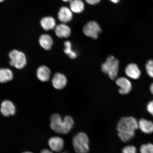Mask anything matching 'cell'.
Returning a JSON list of instances; mask_svg holds the SVG:
<instances>
[{
    "label": "cell",
    "mask_w": 153,
    "mask_h": 153,
    "mask_svg": "<svg viewBox=\"0 0 153 153\" xmlns=\"http://www.w3.org/2000/svg\"><path fill=\"white\" fill-rule=\"evenodd\" d=\"M48 143L50 148L53 152H62L64 148V141L62 138L59 137H51L49 140Z\"/></svg>",
    "instance_id": "30bf717a"
},
{
    "label": "cell",
    "mask_w": 153,
    "mask_h": 153,
    "mask_svg": "<svg viewBox=\"0 0 153 153\" xmlns=\"http://www.w3.org/2000/svg\"><path fill=\"white\" fill-rule=\"evenodd\" d=\"M9 57L10 59V65L17 69H20L23 68L26 64L25 55L22 51L14 50L10 53Z\"/></svg>",
    "instance_id": "5b68a950"
},
{
    "label": "cell",
    "mask_w": 153,
    "mask_h": 153,
    "mask_svg": "<svg viewBox=\"0 0 153 153\" xmlns=\"http://www.w3.org/2000/svg\"><path fill=\"white\" fill-rule=\"evenodd\" d=\"M145 69L148 75L153 78V59H150L146 62Z\"/></svg>",
    "instance_id": "44dd1931"
},
{
    "label": "cell",
    "mask_w": 153,
    "mask_h": 153,
    "mask_svg": "<svg viewBox=\"0 0 153 153\" xmlns=\"http://www.w3.org/2000/svg\"><path fill=\"white\" fill-rule=\"evenodd\" d=\"M39 42L41 47L47 51L51 48L53 44L52 37L48 34H43L40 36Z\"/></svg>",
    "instance_id": "2e32d148"
},
{
    "label": "cell",
    "mask_w": 153,
    "mask_h": 153,
    "mask_svg": "<svg viewBox=\"0 0 153 153\" xmlns=\"http://www.w3.org/2000/svg\"><path fill=\"white\" fill-rule=\"evenodd\" d=\"M116 85L120 87L119 92L122 95L128 94L132 89V84L131 81L124 77H120L116 79Z\"/></svg>",
    "instance_id": "52a82bcc"
},
{
    "label": "cell",
    "mask_w": 153,
    "mask_h": 153,
    "mask_svg": "<svg viewBox=\"0 0 153 153\" xmlns=\"http://www.w3.org/2000/svg\"><path fill=\"white\" fill-rule=\"evenodd\" d=\"M70 2V8L72 12L79 13L84 10L85 5L81 0H72Z\"/></svg>",
    "instance_id": "d6986e66"
},
{
    "label": "cell",
    "mask_w": 153,
    "mask_h": 153,
    "mask_svg": "<svg viewBox=\"0 0 153 153\" xmlns=\"http://www.w3.org/2000/svg\"><path fill=\"white\" fill-rule=\"evenodd\" d=\"M122 153H137V149L133 146H126L122 150Z\"/></svg>",
    "instance_id": "603a6c76"
},
{
    "label": "cell",
    "mask_w": 153,
    "mask_h": 153,
    "mask_svg": "<svg viewBox=\"0 0 153 153\" xmlns=\"http://www.w3.org/2000/svg\"><path fill=\"white\" fill-rule=\"evenodd\" d=\"M62 1L65 2H70L72 0H62Z\"/></svg>",
    "instance_id": "f1b7e54d"
},
{
    "label": "cell",
    "mask_w": 153,
    "mask_h": 153,
    "mask_svg": "<svg viewBox=\"0 0 153 153\" xmlns=\"http://www.w3.org/2000/svg\"><path fill=\"white\" fill-rule=\"evenodd\" d=\"M139 128L138 122L132 117H123L117 124L118 136L122 141L126 142L134 137L136 130Z\"/></svg>",
    "instance_id": "6da1fadb"
},
{
    "label": "cell",
    "mask_w": 153,
    "mask_h": 153,
    "mask_svg": "<svg viewBox=\"0 0 153 153\" xmlns=\"http://www.w3.org/2000/svg\"><path fill=\"white\" fill-rule=\"evenodd\" d=\"M4 0H0V2H1L3 1Z\"/></svg>",
    "instance_id": "1f68e13d"
},
{
    "label": "cell",
    "mask_w": 153,
    "mask_h": 153,
    "mask_svg": "<svg viewBox=\"0 0 153 153\" xmlns=\"http://www.w3.org/2000/svg\"><path fill=\"white\" fill-rule=\"evenodd\" d=\"M151 93L153 95V83L151 84L150 88Z\"/></svg>",
    "instance_id": "4316f807"
},
{
    "label": "cell",
    "mask_w": 153,
    "mask_h": 153,
    "mask_svg": "<svg viewBox=\"0 0 153 153\" xmlns=\"http://www.w3.org/2000/svg\"><path fill=\"white\" fill-rule=\"evenodd\" d=\"M16 111L15 107L11 101L6 100L1 103V112L3 115L8 117L13 115Z\"/></svg>",
    "instance_id": "8fae6325"
},
{
    "label": "cell",
    "mask_w": 153,
    "mask_h": 153,
    "mask_svg": "<svg viewBox=\"0 0 153 153\" xmlns=\"http://www.w3.org/2000/svg\"><path fill=\"white\" fill-rule=\"evenodd\" d=\"M74 125L73 119L70 116L65 117L63 120L58 114H55L51 116V128L57 133L67 134L69 133Z\"/></svg>",
    "instance_id": "7a4b0ae2"
},
{
    "label": "cell",
    "mask_w": 153,
    "mask_h": 153,
    "mask_svg": "<svg viewBox=\"0 0 153 153\" xmlns=\"http://www.w3.org/2000/svg\"><path fill=\"white\" fill-rule=\"evenodd\" d=\"M41 153H53L51 151H50L48 149H44L42 151Z\"/></svg>",
    "instance_id": "484cf974"
},
{
    "label": "cell",
    "mask_w": 153,
    "mask_h": 153,
    "mask_svg": "<svg viewBox=\"0 0 153 153\" xmlns=\"http://www.w3.org/2000/svg\"><path fill=\"white\" fill-rule=\"evenodd\" d=\"M61 153H67V152L66 151H65V152H61Z\"/></svg>",
    "instance_id": "4dcf8cb0"
},
{
    "label": "cell",
    "mask_w": 153,
    "mask_h": 153,
    "mask_svg": "<svg viewBox=\"0 0 153 153\" xmlns=\"http://www.w3.org/2000/svg\"><path fill=\"white\" fill-rule=\"evenodd\" d=\"M51 71L45 66H42L38 68L37 76L38 79L42 82L48 81L50 78Z\"/></svg>",
    "instance_id": "5bb4252c"
},
{
    "label": "cell",
    "mask_w": 153,
    "mask_h": 153,
    "mask_svg": "<svg viewBox=\"0 0 153 153\" xmlns=\"http://www.w3.org/2000/svg\"><path fill=\"white\" fill-rule=\"evenodd\" d=\"M85 1L90 4L94 5L99 3L100 0H85Z\"/></svg>",
    "instance_id": "d4e9b609"
},
{
    "label": "cell",
    "mask_w": 153,
    "mask_h": 153,
    "mask_svg": "<svg viewBox=\"0 0 153 153\" xmlns=\"http://www.w3.org/2000/svg\"><path fill=\"white\" fill-rule=\"evenodd\" d=\"M65 49L64 51L67 55H68L70 59H74L77 56V53L75 51H73L71 43L68 41L65 42Z\"/></svg>",
    "instance_id": "ffe728a7"
},
{
    "label": "cell",
    "mask_w": 153,
    "mask_h": 153,
    "mask_svg": "<svg viewBox=\"0 0 153 153\" xmlns=\"http://www.w3.org/2000/svg\"><path fill=\"white\" fill-rule=\"evenodd\" d=\"M55 33L57 37L60 38H68L71 33L70 28L65 24L57 25L55 28Z\"/></svg>",
    "instance_id": "4fadbf2b"
},
{
    "label": "cell",
    "mask_w": 153,
    "mask_h": 153,
    "mask_svg": "<svg viewBox=\"0 0 153 153\" xmlns=\"http://www.w3.org/2000/svg\"><path fill=\"white\" fill-rule=\"evenodd\" d=\"M120 62L114 56H109L105 62L101 65L102 71L108 74L112 80H114L117 76L119 72Z\"/></svg>",
    "instance_id": "3957f363"
},
{
    "label": "cell",
    "mask_w": 153,
    "mask_h": 153,
    "mask_svg": "<svg viewBox=\"0 0 153 153\" xmlns=\"http://www.w3.org/2000/svg\"><path fill=\"white\" fill-rule=\"evenodd\" d=\"M101 29L97 23L94 21L89 22L84 26V34L87 37L96 39L99 34L101 32Z\"/></svg>",
    "instance_id": "8992f818"
},
{
    "label": "cell",
    "mask_w": 153,
    "mask_h": 153,
    "mask_svg": "<svg viewBox=\"0 0 153 153\" xmlns=\"http://www.w3.org/2000/svg\"><path fill=\"white\" fill-rule=\"evenodd\" d=\"M147 109L149 113L153 116V100L150 101L147 105Z\"/></svg>",
    "instance_id": "cb8c5ba5"
},
{
    "label": "cell",
    "mask_w": 153,
    "mask_h": 153,
    "mask_svg": "<svg viewBox=\"0 0 153 153\" xmlns=\"http://www.w3.org/2000/svg\"><path fill=\"white\" fill-rule=\"evenodd\" d=\"M40 24L42 27L46 30H53L56 27L54 19L51 16L44 17L40 21Z\"/></svg>",
    "instance_id": "9a60e30c"
},
{
    "label": "cell",
    "mask_w": 153,
    "mask_h": 153,
    "mask_svg": "<svg viewBox=\"0 0 153 153\" xmlns=\"http://www.w3.org/2000/svg\"><path fill=\"white\" fill-rule=\"evenodd\" d=\"M22 153H32L30 152H24Z\"/></svg>",
    "instance_id": "f546056e"
},
{
    "label": "cell",
    "mask_w": 153,
    "mask_h": 153,
    "mask_svg": "<svg viewBox=\"0 0 153 153\" xmlns=\"http://www.w3.org/2000/svg\"><path fill=\"white\" fill-rule=\"evenodd\" d=\"M13 74L11 70L8 68H0V83H4L13 79Z\"/></svg>",
    "instance_id": "ac0fdd59"
},
{
    "label": "cell",
    "mask_w": 153,
    "mask_h": 153,
    "mask_svg": "<svg viewBox=\"0 0 153 153\" xmlns=\"http://www.w3.org/2000/svg\"><path fill=\"white\" fill-rule=\"evenodd\" d=\"M110 1L114 3H117L120 1V0H110Z\"/></svg>",
    "instance_id": "83f0119b"
},
{
    "label": "cell",
    "mask_w": 153,
    "mask_h": 153,
    "mask_svg": "<svg viewBox=\"0 0 153 153\" xmlns=\"http://www.w3.org/2000/svg\"><path fill=\"white\" fill-rule=\"evenodd\" d=\"M138 126L143 133L151 134L153 132V123L150 120L141 119L138 122Z\"/></svg>",
    "instance_id": "e0dca14e"
},
{
    "label": "cell",
    "mask_w": 153,
    "mask_h": 153,
    "mask_svg": "<svg viewBox=\"0 0 153 153\" xmlns=\"http://www.w3.org/2000/svg\"><path fill=\"white\" fill-rule=\"evenodd\" d=\"M125 72L128 77L133 79H137L140 77L141 72L137 65L130 63L126 67Z\"/></svg>",
    "instance_id": "ba28073f"
},
{
    "label": "cell",
    "mask_w": 153,
    "mask_h": 153,
    "mask_svg": "<svg viewBox=\"0 0 153 153\" xmlns=\"http://www.w3.org/2000/svg\"><path fill=\"white\" fill-rule=\"evenodd\" d=\"M68 83V80L64 74L56 73L53 76L52 79V83L53 87L55 88L60 90L62 89L65 87Z\"/></svg>",
    "instance_id": "9c48e42d"
},
{
    "label": "cell",
    "mask_w": 153,
    "mask_h": 153,
    "mask_svg": "<svg viewBox=\"0 0 153 153\" xmlns=\"http://www.w3.org/2000/svg\"><path fill=\"white\" fill-rule=\"evenodd\" d=\"M141 153H153V145L149 143L143 144L140 147Z\"/></svg>",
    "instance_id": "7402d4cb"
},
{
    "label": "cell",
    "mask_w": 153,
    "mask_h": 153,
    "mask_svg": "<svg viewBox=\"0 0 153 153\" xmlns=\"http://www.w3.org/2000/svg\"><path fill=\"white\" fill-rule=\"evenodd\" d=\"M72 11L66 7H63L60 9L58 14L59 20L62 23L70 22L72 18Z\"/></svg>",
    "instance_id": "7c38bea8"
},
{
    "label": "cell",
    "mask_w": 153,
    "mask_h": 153,
    "mask_svg": "<svg viewBox=\"0 0 153 153\" xmlns=\"http://www.w3.org/2000/svg\"><path fill=\"white\" fill-rule=\"evenodd\" d=\"M74 151L76 153H87L89 150V139L86 134L78 133L72 140Z\"/></svg>",
    "instance_id": "277c9868"
}]
</instances>
